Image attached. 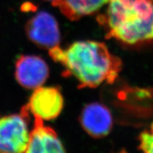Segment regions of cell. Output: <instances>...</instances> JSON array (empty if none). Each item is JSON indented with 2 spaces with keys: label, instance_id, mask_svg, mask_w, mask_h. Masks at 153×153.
<instances>
[{
  "label": "cell",
  "instance_id": "277c9868",
  "mask_svg": "<svg viewBox=\"0 0 153 153\" xmlns=\"http://www.w3.org/2000/svg\"><path fill=\"white\" fill-rule=\"evenodd\" d=\"M28 39L38 47L49 50L59 46L60 33L55 17L41 11L30 18L25 27Z\"/></svg>",
  "mask_w": 153,
  "mask_h": 153
},
{
  "label": "cell",
  "instance_id": "8fae6325",
  "mask_svg": "<svg viewBox=\"0 0 153 153\" xmlns=\"http://www.w3.org/2000/svg\"><path fill=\"white\" fill-rule=\"evenodd\" d=\"M45 1H52L53 2V1H55V0H45Z\"/></svg>",
  "mask_w": 153,
  "mask_h": 153
},
{
  "label": "cell",
  "instance_id": "8992f818",
  "mask_svg": "<svg viewBox=\"0 0 153 153\" xmlns=\"http://www.w3.org/2000/svg\"><path fill=\"white\" fill-rule=\"evenodd\" d=\"M49 75L47 63L36 55H22L15 68V76L20 85L29 89H36L45 83Z\"/></svg>",
  "mask_w": 153,
  "mask_h": 153
},
{
  "label": "cell",
  "instance_id": "6da1fadb",
  "mask_svg": "<svg viewBox=\"0 0 153 153\" xmlns=\"http://www.w3.org/2000/svg\"><path fill=\"white\" fill-rule=\"evenodd\" d=\"M49 55L64 67V75L73 76L77 80L79 88L114 83L122 68L119 57L111 54L100 42L76 41L66 49L59 45L49 50Z\"/></svg>",
  "mask_w": 153,
  "mask_h": 153
},
{
  "label": "cell",
  "instance_id": "5b68a950",
  "mask_svg": "<svg viewBox=\"0 0 153 153\" xmlns=\"http://www.w3.org/2000/svg\"><path fill=\"white\" fill-rule=\"evenodd\" d=\"M26 105L33 116H37L43 120H51L60 114L64 100L57 87L41 86L34 90Z\"/></svg>",
  "mask_w": 153,
  "mask_h": 153
},
{
  "label": "cell",
  "instance_id": "52a82bcc",
  "mask_svg": "<svg viewBox=\"0 0 153 153\" xmlns=\"http://www.w3.org/2000/svg\"><path fill=\"white\" fill-rule=\"evenodd\" d=\"M80 123L89 135L96 138L105 137L110 133L113 119L109 110L104 105L92 103L86 106L79 118Z\"/></svg>",
  "mask_w": 153,
  "mask_h": 153
},
{
  "label": "cell",
  "instance_id": "ba28073f",
  "mask_svg": "<svg viewBox=\"0 0 153 153\" xmlns=\"http://www.w3.org/2000/svg\"><path fill=\"white\" fill-rule=\"evenodd\" d=\"M34 116V125L30 131L29 142L26 152L62 153L65 152L64 146L52 128L45 126L43 120Z\"/></svg>",
  "mask_w": 153,
  "mask_h": 153
},
{
  "label": "cell",
  "instance_id": "7a4b0ae2",
  "mask_svg": "<svg viewBox=\"0 0 153 153\" xmlns=\"http://www.w3.org/2000/svg\"><path fill=\"white\" fill-rule=\"evenodd\" d=\"M97 21L106 31V38L128 45L153 40L152 0H111L106 13Z\"/></svg>",
  "mask_w": 153,
  "mask_h": 153
},
{
  "label": "cell",
  "instance_id": "30bf717a",
  "mask_svg": "<svg viewBox=\"0 0 153 153\" xmlns=\"http://www.w3.org/2000/svg\"><path fill=\"white\" fill-rule=\"evenodd\" d=\"M139 149L145 152L153 153V123L139 136Z\"/></svg>",
  "mask_w": 153,
  "mask_h": 153
},
{
  "label": "cell",
  "instance_id": "3957f363",
  "mask_svg": "<svg viewBox=\"0 0 153 153\" xmlns=\"http://www.w3.org/2000/svg\"><path fill=\"white\" fill-rule=\"evenodd\" d=\"M29 114L25 105L19 114L0 116V152H26L30 137Z\"/></svg>",
  "mask_w": 153,
  "mask_h": 153
},
{
  "label": "cell",
  "instance_id": "9c48e42d",
  "mask_svg": "<svg viewBox=\"0 0 153 153\" xmlns=\"http://www.w3.org/2000/svg\"><path fill=\"white\" fill-rule=\"evenodd\" d=\"M111 0H55L53 6L57 7L61 13L71 21L79 20L82 17L99 10Z\"/></svg>",
  "mask_w": 153,
  "mask_h": 153
}]
</instances>
